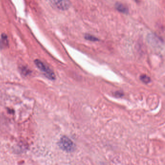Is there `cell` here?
I'll return each instance as SVG.
<instances>
[{"label": "cell", "mask_w": 165, "mask_h": 165, "mask_svg": "<svg viewBox=\"0 0 165 165\" xmlns=\"http://www.w3.org/2000/svg\"><path fill=\"white\" fill-rule=\"evenodd\" d=\"M85 38L90 41H95L97 40V39L96 37H93L92 35H89V34L86 35Z\"/></svg>", "instance_id": "6"}, {"label": "cell", "mask_w": 165, "mask_h": 165, "mask_svg": "<svg viewBox=\"0 0 165 165\" xmlns=\"http://www.w3.org/2000/svg\"><path fill=\"white\" fill-rule=\"evenodd\" d=\"M59 146L61 149L67 152L73 151L75 148V145L73 141L65 136H64L60 139L59 142Z\"/></svg>", "instance_id": "2"}, {"label": "cell", "mask_w": 165, "mask_h": 165, "mask_svg": "<svg viewBox=\"0 0 165 165\" xmlns=\"http://www.w3.org/2000/svg\"><path fill=\"white\" fill-rule=\"evenodd\" d=\"M140 80L142 81V82H143L145 83H149L151 81L150 77L146 75H142L140 76Z\"/></svg>", "instance_id": "5"}, {"label": "cell", "mask_w": 165, "mask_h": 165, "mask_svg": "<svg viewBox=\"0 0 165 165\" xmlns=\"http://www.w3.org/2000/svg\"><path fill=\"white\" fill-rule=\"evenodd\" d=\"M115 7L116 9H117L119 11L121 12L122 13H126L128 12V9L122 4L118 3L115 5Z\"/></svg>", "instance_id": "4"}, {"label": "cell", "mask_w": 165, "mask_h": 165, "mask_svg": "<svg viewBox=\"0 0 165 165\" xmlns=\"http://www.w3.org/2000/svg\"><path fill=\"white\" fill-rule=\"evenodd\" d=\"M34 63L37 67L40 70L41 72H42L44 75L46 77H48V79L51 80H54L55 79V75L53 71L50 69V68L48 65H46L44 63H43L42 61L39 60H35Z\"/></svg>", "instance_id": "1"}, {"label": "cell", "mask_w": 165, "mask_h": 165, "mask_svg": "<svg viewBox=\"0 0 165 165\" xmlns=\"http://www.w3.org/2000/svg\"><path fill=\"white\" fill-rule=\"evenodd\" d=\"M50 2L53 6L61 10H66L70 6L69 0H50Z\"/></svg>", "instance_id": "3"}]
</instances>
